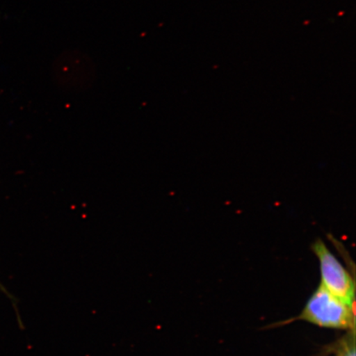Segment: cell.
I'll use <instances>...</instances> for the list:
<instances>
[{
    "instance_id": "1",
    "label": "cell",
    "mask_w": 356,
    "mask_h": 356,
    "mask_svg": "<svg viewBox=\"0 0 356 356\" xmlns=\"http://www.w3.org/2000/svg\"><path fill=\"white\" fill-rule=\"evenodd\" d=\"M298 319L325 328L355 330L354 308L334 296L321 284L310 296Z\"/></svg>"
},
{
    "instance_id": "2",
    "label": "cell",
    "mask_w": 356,
    "mask_h": 356,
    "mask_svg": "<svg viewBox=\"0 0 356 356\" xmlns=\"http://www.w3.org/2000/svg\"><path fill=\"white\" fill-rule=\"evenodd\" d=\"M311 249L319 261L322 286L334 296L354 308L355 286L348 270L321 239L316 240Z\"/></svg>"
}]
</instances>
